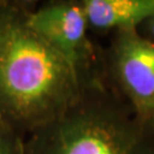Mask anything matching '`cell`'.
Returning <instances> with one entry per match:
<instances>
[{
    "label": "cell",
    "instance_id": "obj_1",
    "mask_svg": "<svg viewBox=\"0 0 154 154\" xmlns=\"http://www.w3.org/2000/svg\"><path fill=\"white\" fill-rule=\"evenodd\" d=\"M31 6L7 1L0 25V118L24 137L62 116L81 91L73 65L29 26Z\"/></svg>",
    "mask_w": 154,
    "mask_h": 154
},
{
    "label": "cell",
    "instance_id": "obj_5",
    "mask_svg": "<svg viewBox=\"0 0 154 154\" xmlns=\"http://www.w3.org/2000/svg\"><path fill=\"white\" fill-rule=\"evenodd\" d=\"M89 29L98 31L138 30L154 14V0H82Z\"/></svg>",
    "mask_w": 154,
    "mask_h": 154
},
{
    "label": "cell",
    "instance_id": "obj_4",
    "mask_svg": "<svg viewBox=\"0 0 154 154\" xmlns=\"http://www.w3.org/2000/svg\"><path fill=\"white\" fill-rule=\"evenodd\" d=\"M26 22L34 32L60 51L80 77L98 65L89 41V23L82 0H55L31 6Z\"/></svg>",
    "mask_w": 154,
    "mask_h": 154
},
{
    "label": "cell",
    "instance_id": "obj_7",
    "mask_svg": "<svg viewBox=\"0 0 154 154\" xmlns=\"http://www.w3.org/2000/svg\"><path fill=\"white\" fill-rule=\"evenodd\" d=\"M142 25L144 26L145 31L147 33V37L146 38L154 41V14L149 18H147Z\"/></svg>",
    "mask_w": 154,
    "mask_h": 154
},
{
    "label": "cell",
    "instance_id": "obj_2",
    "mask_svg": "<svg viewBox=\"0 0 154 154\" xmlns=\"http://www.w3.org/2000/svg\"><path fill=\"white\" fill-rule=\"evenodd\" d=\"M123 99L102 63L62 116L25 137L26 154H154V126Z\"/></svg>",
    "mask_w": 154,
    "mask_h": 154
},
{
    "label": "cell",
    "instance_id": "obj_8",
    "mask_svg": "<svg viewBox=\"0 0 154 154\" xmlns=\"http://www.w3.org/2000/svg\"><path fill=\"white\" fill-rule=\"evenodd\" d=\"M146 120L149 122H151L154 126V100L153 103L151 104V106H149V110L147 112V116H146Z\"/></svg>",
    "mask_w": 154,
    "mask_h": 154
},
{
    "label": "cell",
    "instance_id": "obj_6",
    "mask_svg": "<svg viewBox=\"0 0 154 154\" xmlns=\"http://www.w3.org/2000/svg\"><path fill=\"white\" fill-rule=\"evenodd\" d=\"M0 154H26L25 137L0 118Z\"/></svg>",
    "mask_w": 154,
    "mask_h": 154
},
{
    "label": "cell",
    "instance_id": "obj_3",
    "mask_svg": "<svg viewBox=\"0 0 154 154\" xmlns=\"http://www.w3.org/2000/svg\"><path fill=\"white\" fill-rule=\"evenodd\" d=\"M103 66L113 88L146 120L154 100V41L138 30L116 32Z\"/></svg>",
    "mask_w": 154,
    "mask_h": 154
},
{
    "label": "cell",
    "instance_id": "obj_9",
    "mask_svg": "<svg viewBox=\"0 0 154 154\" xmlns=\"http://www.w3.org/2000/svg\"><path fill=\"white\" fill-rule=\"evenodd\" d=\"M6 5H7V1H0V25H1L2 17H4V14H5Z\"/></svg>",
    "mask_w": 154,
    "mask_h": 154
}]
</instances>
